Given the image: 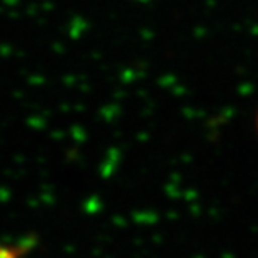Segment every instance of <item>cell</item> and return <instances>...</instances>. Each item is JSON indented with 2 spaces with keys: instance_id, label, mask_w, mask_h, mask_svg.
<instances>
[{
  "instance_id": "cell-1",
  "label": "cell",
  "mask_w": 258,
  "mask_h": 258,
  "mask_svg": "<svg viewBox=\"0 0 258 258\" xmlns=\"http://www.w3.org/2000/svg\"><path fill=\"white\" fill-rule=\"evenodd\" d=\"M256 130H258V113H256Z\"/></svg>"
}]
</instances>
